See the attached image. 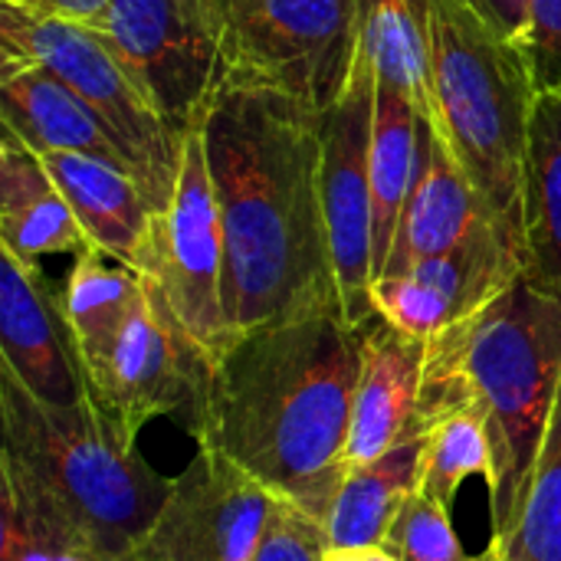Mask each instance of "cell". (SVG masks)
I'll list each match as a JSON object with an SVG mask.
<instances>
[{
  "mask_svg": "<svg viewBox=\"0 0 561 561\" xmlns=\"http://www.w3.org/2000/svg\"><path fill=\"white\" fill-rule=\"evenodd\" d=\"M204 145L227 240L230 335L342 306L319 181V115L279 89L224 76L204 115Z\"/></svg>",
  "mask_w": 561,
  "mask_h": 561,
  "instance_id": "6da1fadb",
  "label": "cell"
},
{
  "mask_svg": "<svg viewBox=\"0 0 561 561\" xmlns=\"http://www.w3.org/2000/svg\"><path fill=\"white\" fill-rule=\"evenodd\" d=\"M365 325H352L335 302L237 335L207 368L187 417L197 447L325 526L348 477Z\"/></svg>",
  "mask_w": 561,
  "mask_h": 561,
  "instance_id": "7a4b0ae2",
  "label": "cell"
},
{
  "mask_svg": "<svg viewBox=\"0 0 561 561\" xmlns=\"http://www.w3.org/2000/svg\"><path fill=\"white\" fill-rule=\"evenodd\" d=\"M559 381L561 299L526 273L486 309L427 342L414 427L454 408L483 417L493 444V542L516 526Z\"/></svg>",
  "mask_w": 561,
  "mask_h": 561,
  "instance_id": "3957f363",
  "label": "cell"
},
{
  "mask_svg": "<svg viewBox=\"0 0 561 561\" xmlns=\"http://www.w3.org/2000/svg\"><path fill=\"white\" fill-rule=\"evenodd\" d=\"M95 404L53 408L0 371V483L39 526L99 556L135 549L154 526L171 480Z\"/></svg>",
  "mask_w": 561,
  "mask_h": 561,
  "instance_id": "277c9868",
  "label": "cell"
},
{
  "mask_svg": "<svg viewBox=\"0 0 561 561\" xmlns=\"http://www.w3.org/2000/svg\"><path fill=\"white\" fill-rule=\"evenodd\" d=\"M427 33L434 128L519 240L526 145L539 99L529 62L470 0H427Z\"/></svg>",
  "mask_w": 561,
  "mask_h": 561,
  "instance_id": "5b68a950",
  "label": "cell"
},
{
  "mask_svg": "<svg viewBox=\"0 0 561 561\" xmlns=\"http://www.w3.org/2000/svg\"><path fill=\"white\" fill-rule=\"evenodd\" d=\"M0 49L23 53L62 79L108 128L154 207H168L181 168V138L168 128L95 26L0 0Z\"/></svg>",
  "mask_w": 561,
  "mask_h": 561,
  "instance_id": "8992f818",
  "label": "cell"
},
{
  "mask_svg": "<svg viewBox=\"0 0 561 561\" xmlns=\"http://www.w3.org/2000/svg\"><path fill=\"white\" fill-rule=\"evenodd\" d=\"M227 76L286 92L322 115L362 49L358 0H224Z\"/></svg>",
  "mask_w": 561,
  "mask_h": 561,
  "instance_id": "52a82bcc",
  "label": "cell"
},
{
  "mask_svg": "<svg viewBox=\"0 0 561 561\" xmlns=\"http://www.w3.org/2000/svg\"><path fill=\"white\" fill-rule=\"evenodd\" d=\"M95 30L184 138L227 76L224 0H112Z\"/></svg>",
  "mask_w": 561,
  "mask_h": 561,
  "instance_id": "ba28073f",
  "label": "cell"
},
{
  "mask_svg": "<svg viewBox=\"0 0 561 561\" xmlns=\"http://www.w3.org/2000/svg\"><path fill=\"white\" fill-rule=\"evenodd\" d=\"M204 115L181 138V168L174 194L158 220V253L148 279L158 286L164 306L194 348L207 358V365H214L230 348L233 335L224 309L227 240L207 164Z\"/></svg>",
  "mask_w": 561,
  "mask_h": 561,
  "instance_id": "9c48e42d",
  "label": "cell"
},
{
  "mask_svg": "<svg viewBox=\"0 0 561 561\" xmlns=\"http://www.w3.org/2000/svg\"><path fill=\"white\" fill-rule=\"evenodd\" d=\"M371 128L375 66L365 49L352 66L342 95L319 115V181L329 227L332 273L345 319L371 322L375 302V210H371Z\"/></svg>",
  "mask_w": 561,
  "mask_h": 561,
  "instance_id": "30bf717a",
  "label": "cell"
},
{
  "mask_svg": "<svg viewBox=\"0 0 561 561\" xmlns=\"http://www.w3.org/2000/svg\"><path fill=\"white\" fill-rule=\"evenodd\" d=\"M276 503L240 467L197 447L138 549L148 561H250Z\"/></svg>",
  "mask_w": 561,
  "mask_h": 561,
  "instance_id": "8fae6325",
  "label": "cell"
},
{
  "mask_svg": "<svg viewBox=\"0 0 561 561\" xmlns=\"http://www.w3.org/2000/svg\"><path fill=\"white\" fill-rule=\"evenodd\" d=\"M207 368V358L194 348L158 286L148 279L118 335L99 398L131 437L154 417H181L187 424Z\"/></svg>",
  "mask_w": 561,
  "mask_h": 561,
  "instance_id": "7c38bea8",
  "label": "cell"
},
{
  "mask_svg": "<svg viewBox=\"0 0 561 561\" xmlns=\"http://www.w3.org/2000/svg\"><path fill=\"white\" fill-rule=\"evenodd\" d=\"M523 276L519 243L506 230L483 233L450 253L375 279L371 302L401 332L431 342L444 329L477 316Z\"/></svg>",
  "mask_w": 561,
  "mask_h": 561,
  "instance_id": "4fadbf2b",
  "label": "cell"
},
{
  "mask_svg": "<svg viewBox=\"0 0 561 561\" xmlns=\"http://www.w3.org/2000/svg\"><path fill=\"white\" fill-rule=\"evenodd\" d=\"M0 362L23 391L53 408H102L62 316L36 263L0 250ZM105 411V408H102Z\"/></svg>",
  "mask_w": 561,
  "mask_h": 561,
  "instance_id": "5bb4252c",
  "label": "cell"
},
{
  "mask_svg": "<svg viewBox=\"0 0 561 561\" xmlns=\"http://www.w3.org/2000/svg\"><path fill=\"white\" fill-rule=\"evenodd\" d=\"M493 230H506V224L493 214L480 187L470 181V174L457 161L447 138L421 118L417 168H414V181H411V191L398 220L394 247L381 276L404 273L414 263L450 253Z\"/></svg>",
  "mask_w": 561,
  "mask_h": 561,
  "instance_id": "9a60e30c",
  "label": "cell"
},
{
  "mask_svg": "<svg viewBox=\"0 0 561 561\" xmlns=\"http://www.w3.org/2000/svg\"><path fill=\"white\" fill-rule=\"evenodd\" d=\"M43 161L82 224L89 247L141 276H151L161 210L138 178L122 164L89 154H43Z\"/></svg>",
  "mask_w": 561,
  "mask_h": 561,
  "instance_id": "2e32d148",
  "label": "cell"
},
{
  "mask_svg": "<svg viewBox=\"0 0 561 561\" xmlns=\"http://www.w3.org/2000/svg\"><path fill=\"white\" fill-rule=\"evenodd\" d=\"M427 342L401 332L388 319L375 316L365 325L362 365L352 401V431L345 463L362 467L388 454L398 440L411 437Z\"/></svg>",
  "mask_w": 561,
  "mask_h": 561,
  "instance_id": "e0dca14e",
  "label": "cell"
},
{
  "mask_svg": "<svg viewBox=\"0 0 561 561\" xmlns=\"http://www.w3.org/2000/svg\"><path fill=\"white\" fill-rule=\"evenodd\" d=\"M0 115L36 154H89L128 168V158L99 115L36 59L0 49ZM131 171V168H128Z\"/></svg>",
  "mask_w": 561,
  "mask_h": 561,
  "instance_id": "ac0fdd59",
  "label": "cell"
},
{
  "mask_svg": "<svg viewBox=\"0 0 561 561\" xmlns=\"http://www.w3.org/2000/svg\"><path fill=\"white\" fill-rule=\"evenodd\" d=\"M0 250L36 266L43 256L89 250V237L43 154L10 128L0 138Z\"/></svg>",
  "mask_w": 561,
  "mask_h": 561,
  "instance_id": "d6986e66",
  "label": "cell"
},
{
  "mask_svg": "<svg viewBox=\"0 0 561 561\" xmlns=\"http://www.w3.org/2000/svg\"><path fill=\"white\" fill-rule=\"evenodd\" d=\"M145 286H148V276L115 263L112 256H105L95 247L82 250L69 270L59 302H62L66 325L72 332L76 352L85 365V375H89L95 394L105 381L118 335H122L128 316L135 312Z\"/></svg>",
  "mask_w": 561,
  "mask_h": 561,
  "instance_id": "ffe728a7",
  "label": "cell"
},
{
  "mask_svg": "<svg viewBox=\"0 0 561 561\" xmlns=\"http://www.w3.org/2000/svg\"><path fill=\"white\" fill-rule=\"evenodd\" d=\"M523 273L561 299V92H539L523 171Z\"/></svg>",
  "mask_w": 561,
  "mask_h": 561,
  "instance_id": "44dd1931",
  "label": "cell"
},
{
  "mask_svg": "<svg viewBox=\"0 0 561 561\" xmlns=\"http://www.w3.org/2000/svg\"><path fill=\"white\" fill-rule=\"evenodd\" d=\"M421 440L411 434L371 463L352 467L325 519L329 549L385 546L404 500L417 490Z\"/></svg>",
  "mask_w": 561,
  "mask_h": 561,
  "instance_id": "7402d4cb",
  "label": "cell"
},
{
  "mask_svg": "<svg viewBox=\"0 0 561 561\" xmlns=\"http://www.w3.org/2000/svg\"><path fill=\"white\" fill-rule=\"evenodd\" d=\"M421 148V112L414 102L375 76V128H371V210H375V279L385 273L398 220L414 181Z\"/></svg>",
  "mask_w": 561,
  "mask_h": 561,
  "instance_id": "603a6c76",
  "label": "cell"
},
{
  "mask_svg": "<svg viewBox=\"0 0 561 561\" xmlns=\"http://www.w3.org/2000/svg\"><path fill=\"white\" fill-rule=\"evenodd\" d=\"M358 36L375 76L401 89L434 128L437 108L431 82L427 0H358Z\"/></svg>",
  "mask_w": 561,
  "mask_h": 561,
  "instance_id": "cb8c5ba5",
  "label": "cell"
},
{
  "mask_svg": "<svg viewBox=\"0 0 561 561\" xmlns=\"http://www.w3.org/2000/svg\"><path fill=\"white\" fill-rule=\"evenodd\" d=\"M421 440L417 493L454 510V496L470 477H493V444L483 417L470 408L444 411L411 431Z\"/></svg>",
  "mask_w": 561,
  "mask_h": 561,
  "instance_id": "d4e9b609",
  "label": "cell"
},
{
  "mask_svg": "<svg viewBox=\"0 0 561 561\" xmlns=\"http://www.w3.org/2000/svg\"><path fill=\"white\" fill-rule=\"evenodd\" d=\"M496 546L506 561H561V381L523 510Z\"/></svg>",
  "mask_w": 561,
  "mask_h": 561,
  "instance_id": "484cf974",
  "label": "cell"
},
{
  "mask_svg": "<svg viewBox=\"0 0 561 561\" xmlns=\"http://www.w3.org/2000/svg\"><path fill=\"white\" fill-rule=\"evenodd\" d=\"M385 549L401 561H467V552L454 529L450 506L417 490L404 500L401 513L394 516L385 536Z\"/></svg>",
  "mask_w": 561,
  "mask_h": 561,
  "instance_id": "4316f807",
  "label": "cell"
},
{
  "mask_svg": "<svg viewBox=\"0 0 561 561\" xmlns=\"http://www.w3.org/2000/svg\"><path fill=\"white\" fill-rule=\"evenodd\" d=\"M3 539H0V561H99L102 556L56 536L53 529L39 526L26 516L13 500L3 496Z\"/></svg>",
  "mask_w": 561,
  "mask_h": 561,
  "instance_id": "83f0119b",
  "label": "cell"
},
{
  "mask_svg": "<svg viewBox=\"0 0 561 561\" xmlns=\"http://www.w3.org/2000/svg\"><path fill=\"white\" fill-rule=\"evenodd\" d=\"M325 549V526L306 510L279 500L263 533V542L250 561H322Z\"/></svg>",
  "mask_w": 561,
  "mask_h": 561,
  "instance_id": "f1b7e54d",
  "label": "cell"
},
{
  "mask_svg": "<svg viewBox=\"0 0 561 561\" xmlns=\"http://www.w3.org/2000/svg\"><path fill=\"white\" fill-rule=\"evenodd\" d=\"M523 56L539 92H561V0H529Z\"/></svg>",
  "mask_w": 561,
  "mask_h": 561,
  "instance_id": "f546056e",
  "label": "cell"
},
{
  "mask_svg": "<svg viewBox=\"0 0 561 561\" xmlns=\"http://www.w3.org/2000/svg\"><path fill=\"white\" fill-rule=\"evenodd\" d=\"M496 33H503L519 53H523V36H526V20H529V0H470Z\"/></svg>",
  "mask_w": 561,
  "mask_h": 561,
  "instance_id": "4dcf8cb0",
  "label": "cell"
},
{
  "mask_svg": "<svg viewBox=\"0 0 561 561\" xmlns=\"http://www.w3.org/2000/svg\"><path fill=\"white\" fill-rule=\"evenodd\" d=\"M3 3H16V7L33 10V13H46V16H59V20L95 26L112 0H3Z\"/></svg>",
  "mask_w": 561,
  "mask_h": 561,
  "instance_id": "1f68e13d",
  "label": "cell"
},
{
  "mask_svg": "<svg viewBox=\"0 0 561 561\" xmlns=\"http://www.w3.org/2000/svg\"><path fill=\"white\" fill-rule=\"evenodd\" d=\"M322 561H401L385 546H355V549H325Z\"/></svg>",
  "mask_w": 561,
  "mask_h": 561,
  "instance_id": "d6a6232c",
  "label": "cell"
},
{
  "mask_svg": "<svg viewBox=\"0 0 561 561\" xmlns=\"http://www.w3.org/2000/svg\"><path fill=\"white\" fill-rule=\"evenodd\" d=\"M467 561H503V552H500L496 542H490L480 556H467Z\"/></svg>",
  "mask_w": 561,
  "mask_h": 561,
  "instance_id": "836d02e7",
  "label": "cell"
},
{
  "mask_svg": "<svg viewBox=\"0 0 561 561\" xmlns=\"http://www.w3.org/2000/svg\"><path fill=\"white\" fill-rule=\"evenodd\" d=\"M99 561H148V559H145V552L135 546V549H128V552H118V556H102Z\"/></svg>",
  "mask_w": 561,
  "mask_h": 561,
  "instance_id": "e575fe53",
  "label": "cell"
},
{
  "mask_svg": "<svg viewBox=\"0 0 561 561\" xmlns=\"http://www.w3.org/2000/svg\"><path fill=\"white\" fill-rule=\"evenodd\" d=\"M503 561H506V559H503Z\"/></svg>",
  "mask_w": 561,
  "mask_h": 561,
  "instance_id": "d590c367",
  "label": "cell"
}]
</instances>
